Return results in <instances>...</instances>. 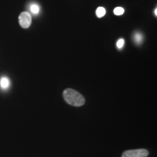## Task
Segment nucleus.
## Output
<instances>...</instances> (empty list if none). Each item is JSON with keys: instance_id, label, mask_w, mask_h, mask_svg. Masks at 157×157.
Segmentation results:
<instances>
[{"instance_id": "obj_9", "label": "nucleus", "mask_w": 157, "mask_h": 157, "mask_svg": "<svg viewBox=\"0 0 157 157\" xmlns=\"http://www.w3.org/2000/svg\"><path fill=\"white\" fill-rule=\"evenodd\" d=\"M124 44V40L123 39H120L117 41V47L118 49H121L123 48Z\"/></svg>"}, {"instance_id": "obj_6", "label": "nucleus", "mask_w": 157, "mask_h": 157, "mask_svg": "<svg viewBox=\"0 0 157 157\" xmlns=\"http://www.w3.org/2000/svg\"><path fill=\"white\" fill-rule=\"evenodd\" d=\"M134 41L137 44H140L143 41V35L140 33H136L134 35Z\"/></svg>"}, {"instance_id": "obj_8", "label": "nucleus", "mask_w": 157, "mask_h": 157, "mask_svg": "<svg viewBox=\"0 0 157 157\" xmlns=\"http://www.w3.org/2000/svg\"><path fill=\"white\" fill-rule=\"evenodd\" d=\"M31 13H34V14H38L39 12V5H36V4H34L31 6L30 7Z\"/></svg>"}, {"instance_id": "obj_1", "label": "nucleus", "mask_w": 157, "mask_h": 157, "mask_svg": "<svg viewBox=\"0 0 157 157\" xmlns=\"http://www.w3.org/2000/svg\"><path fill=\"white\" fill-rule=\"evenodd\" d=\"M63 96L65 101L68 105H72V106L80 107L85 103V99L84 96L71 88H67L65 90L63 93Z\"/></svg>"}, {"instance_id": "obj_10", "label": "nucleus", "mask_w": 157, "mask_h": 157, "mask_svg": "<svg viewBox=\"0 0 157 157\" xmlns=\"http://www.w3.org/2000/svg\"><path fill=\"white\" fill-rule=\"evenodd\" d=\"M154 13H155V15H156V16H157V8H155Z\"/></svg>"}, {"instance_id": "obj_2", "label": "nucleus", "mask_w": 157, "mask_h": 157, "mask_svg": "<svg viewBox=\"0 0 157 157\" xmlns=\"http://www.w3.org/2000/svg\"><path fill=\"white\" fill-rule=\"evenodd\" d=\"M148 154V151L146 149H133V150H127L124 151L121 157H147Z\"/></svg>"}, {"instance_id": "obj_3", "label": "nucleus", "mask_w": 157, "mask_h": 157, "mask_svg": "<svg viewBox=\"0 0 157 157\" xmlns=\"http://www.w3.org/2000/svg\"><path fill=\"white\" fill-rule=\"evenodd\" d=\"M19 24L23 29H28L31 24V15L28 12H23L20 14L18 17Z\"/></svg>"}, {"instance_id": "obj_7", "label": "nucleus", "mask_w": 157, "mask_h": 157, "mask_svg": "<svg viewBox=\"0 0 157 157\" xmlns=\"http://www.w3.org/2000/svg\"><path fill=\"white\" fill-rule=\"evenodd\" d=\"M124 10L121 7H116V8L113 10V13H114L116 15H121L124 14Z\"/></svg>"}, {"instance_id": "obj_5", "label": "nucleus", "mask_w": 157, "mask_h": 157, "mask_svg": "<svg viewBox=\"0 0 157 157\" xmlns=\"http://www.w3.org/2000/svg\"><path fill=\"white\" fill-rule=\"evenodd\" d=\"M105 13H106V11H105V9L103 7H98L97 10H96V12H95L96 15H97L98 17H99V18H101V17H103L104 15H105Z\"/></svg>"}, {"instance_id": "obj_4", "label": "nucleus", "mask_w": 157, "mask_h": 157, "mask_svg": "<svg viewBox=\"0 0 157 157\" xmlns=\"http://www.w3.org/2000/svg\"><path fill=\"white\" fill-rule=\"evenodd\" d=\"M0 85L3 89H7L10 86V80L7 77H2L0 80Z\"/></svg>"}]
</instances>
